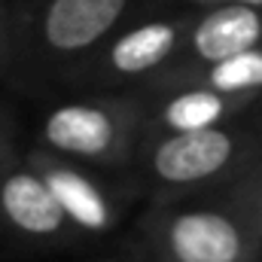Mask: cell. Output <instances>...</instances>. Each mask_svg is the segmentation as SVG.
<instances>
[{
  "mask_svg": "<svg viewBox=\"0 0 262 262\" xmlns=\"http://www.w3.org/2000/svg\"><path fill=\"white\" fill-rule=\"evenodd\" d=\"M25 40H28V21L6 0H0V76L25 64Z\"/></svg>",
  "mask_w": 262,
  "mask_h": 262,
  "instance_id": "cell-12",
  "label": "cell"
},
{
  "mask_svg": "<svg viewBox=\"0 0 262 262\" xmlns=\"http://www.w3.org/2000/svg\"><path fill=\"white\" fill-rule=\"evenodd\" d=\"M12 159H15V152H12V149H9V152H3V156H0V174H3V171H6V168H9V165H12Z\"/></svg>",
  "mask_w": 262,
  "mask_h": 262,
  "instance_id": "cell-15",
  "label": "cell"
},
{
  "mask_svg": "<svg viewBox=\"0 0 262 262\" xmlns=\"http://www.w3.org/2000/svg\"><path fill=\"white\" fill-rule=\"evenodd\" d=\"M226 192L241 207V213L247 216L250 229L256 232V238L262 244V152L226 186Z\"/></svg>",
  "mask_w": 262,
  "mask_h": 262,
  "instance_id": "cell-11",
  "label": "cell"
},
{
  "mask_svg": "<svg viewBox=\"0 0 262 262\" xmlns=\"http://www.w3.org/2000/svg\"><path fill=\"white\" fill-rule=\"evenodd\" d=\"M189 6H213V3H247V6H262V0H186Z\"/></svg>",
  "mask_w": 262,
  "mask_h": 262,
  "instance_id": "cell-14",
  "label": "cell"
},
{
  "mask_svg": "<svg viewBox=\"0 0 262 262\" xmlns=\"http://www.w3.org/2000/svg\"><path fill=\"white\" fill-rule=\"evenodd\" d=\"M149 98V131H198L226 122H238V116L259 107L256 98L226 95L204 85H177L168 92L146 95Z\"/></svg>",
  "mask_w": 262,
  "mask_h": 262,
  "instance_id": "cell-9",
  "label": "cell"
},
{
  "mask_svg": "<svg viewBox=\"0 0 262 262\" xmlns=\"http://www.w3.org/2000/svg\"><path fill=\"white\" fill-rule=\"evenodd\" d=\"M9 149H12V131H9L6 116L0 113V156H3V152H9Z\"/></svg>",
  "mask_w": 262,
  "mask_h": 262,
  "instance_id": "cell-13",
  "label": "cell"
},
{
  "mask_svg": "<svg viewBox=\"0 0 262 262\" xmlns=\"http://www.w3.org/2000/svg\"><path fill=\"white\" fill-rule=\"evenodd\" d=\"M198 6L171 15H146L125 21L70 79L92 85H137L143 89L159 73L183 61L189 28Z\"/></svg>",
  "mask_w": 262,
  "mask_h": 262,
  "instance_id": "cell-5",
  "label": "cell"
},
{
  "mask_svg": "<svg viewBox=\"0 0 262 262\" xmlns=\"http://www.w3.org/2000/svg\"><path fill=\"white\" fill-rule=\"evenodd\" d=\"M143 238L156 262H262L259 238L226 186L171 195L143 220Z\"/></svg>",
  "mask_w": 262,
  "mask_h": 262,
  "instance_id": "cell-1",
  "label": "cell"
},
{
  "mask_svg": "<svg viewBox=\"0 0 262 262\" xmlns=\"http://www.w3.org/2000/svg\"><path fill=\"white\" fill-rule=\"evenodd\" d=\"M256 46H262V6H247V3L198 6L189 28L183 64L223 61Z\"/></svg>",
  "mask_w": 262,
  "mask_h": 262,
  "instance_id": "cell-8",
  "label": "cell"
},
{
  "mask_svg": "<svg viewBox=\"0 0 262 262\" xmlns=\"http://www.w3.org/2000/svg\"><path fill=\"white\" fill-rule=\"evenodd\" d=\"M177 85H204V89H216L226 95H241V98H256L262 101V46L238 52L232 58L223 61H210V64H174L165 73H159L152 82H146L143 95H156V92H168Z\"/></svg>",
  "mask_w": 262,
  "mask_h": 262,
  "instance_id": "cell-10",
  "label": "cell"
},
{
  "mask_svg": "<svg viewBox=\"0 0 262 262\" xmlns=\"http://www.w3.org/2000/svg\"><path fill=\"white\" fill-rule=\"evenodd\" d=\"M149 131V98L85 95L52 104L40 122V143L92 168H119L140 156Z\"/></svg>",
  "mask_w": 262,
  "mask_h": 262,
  "instance_id": "cell-2",
  "label": "cell"
},
{
  "mask_svg": "<svg viewBox=\"0 0 262 262\" xmlns=\"http://www.w3.org/2000/svg\"><path fill=\"white\" fill-rule=\"evenodd\" d=\"M262 152V134L238 122L198 131L146 134L137 162L152 186L168 195L210 192L229 186Z\"/></svg>",
  "mask_w": 262,
  "mask_h": 262,
  "instance_id": "cell-3",
  "label": "cell"
},
{
  "mask_svg": "<svg viewBox=\"0 0 262 262\" xmlns=\"http://www.w3.org/2000/svg\"><path fill=\"white\" fill-rule=\"evenodd\" d=\"M134 0H43L28 18L25 61L73 76L128 18Z\"/></svg>",
  "mask_w": 262,
  "mask_h": 262,
  "instance_id": "cell-4",
  "label": "cell"
},
{
  "mask_svg": "<svg viewBox=\"0 0 262 262\" xmlns=\"http://www.w3.org/2000/svg\"><path fill=\"white\" fill-rule=\"evenodd\" d=\"M0 223L25 241L76 238L58 195L28 156H15L0 174Z\"/></svg>",
  "mask_w": 262,
  "mask_h": 262,
  "instance_id": "cell-7",
  "label": "cell"
},
{
  "mask_svg": "<svg viewBox=\"0 0 262 262\" xmlns=\"http://www.w3.org/2000/svg\"><path fill=\"white\" fill-rule=\"evenodd\" d=\"M28 159L40 168V174L49 180L52 192L58 195L67 220L76 235H110L119 226L122 216V198L113 186H107L92 168L82 162H73L67 156H58L46 146H37L28 152Z\"/></svg>",
  "mask_w": 262,
  "mask_h": 262,
  "instance_id": "cell-6",
  "label": "cell"
}]
</instances>
